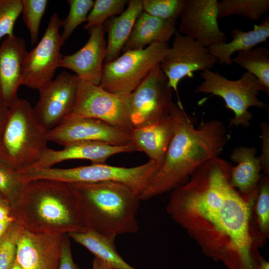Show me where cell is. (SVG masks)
<instances>
[{"label": "cell", "mask_w": 269, "mask_h": 269, "mask_svg": "<svg viewBox=\"0 0 269 269\" xmlns=\"http://www.w3.org/2000/svg\"><path fill=\"white\" fill-rule=\"evenodd\" d=\"M232 166L219 157L202 164L172 191L166 212L207 257L228 269H258L264 240L254 219L257 195L232 186Z\"/></svg>", "instance_id": "6da1fadb"}, {"label": "cell", "mask_w": 269, "mask_h": 269, "mask_svg": "<svg viewBox=\"0 0 269 269\" xmlns=\"http://www.w3.org/2000/svg\"><path fill=\"white\" fill-rule=\"evenodd\" d=\"M174 122V134L161 166L140 194L141 201L172 191L183 184L202 164L219 157L229 135L224 123L204 120L196 128L181 102L170 110Z\"/></svg>", "instance_id": "7a4b0ae2"}, {"label": "cell", "mask_w": 269, "mask_h": 269, "mask_svg": "<svg viewBox=\"0 0 269 269\" xmlns=\"http://www.w3.org/2000/svg\"><path fill=\"white\" fill-rule=\"evenodd\" d=\"M11 213L16 223L32 232L63 235L87 230L74 192L63 182L37 179L25 183Z\"/></svg>", "instance_id": "3957f363"}, {"label": "cell", "mask_w": 269, "mask_h": 269, "mask_svg": "<svg viewBox=\"0 0 269 269\" xmlns=\"http://www.w3.org/2000/svg\"><path fill=\"white\" fill-rule=\"evenodd\" d=\"M69 185L87 229L116 236L138 231L140 195L129 186L114 181Z\"/></svg>", "instance_id": "277c9868"}, {"label": "cell", "mask_w": 269, "mask_h": 269, "mask_svg": "<svg viewBox=\"0 0 269 269\" xmlns=\"http://www.w3.org/2000/svg\"><path fill=\"white\" fill-rule=\"evenodd\" d=\"M47 133L31 104L18 98L8 109L0 136V161L17 171L33 167L48 148Z\"/></svg>", "instance_id": "5b68a950"}, {"label": "cell", "mask_w": 269, "mask_h": 269, "mask_svg": "<svg viewBox=\"0 0 269 269\" xmlns=\"http://www.w3.org/2000/svg\"><path fill=\"white\" fill-rule=\"evenodd\" d=\"M159 166L149 160L132 167L116 166L106 163H92L69 168H35L29 172L31 180L47 179L67 183L120 182L139 195L146 188Z\"/></svg>", "instance_id": "8992f818"}, {"label": "cell", "mask_w": 269, "mask_h": 269, "mask_svg": "<svg viewBox=\"0 0 269 269\" xmlns=\"http://www.w3.org/2000/svg\"><path fill=\"white\" fill-rule=\"evenodd\" d=\"M200 75L203 81L195 92L210 94L222 98L226 108L234 113V117L230 119V127H249L253 118L249 108L266 107L258 97L260 91L265 92L264 87L256 77L248 72L243 73L236 80H229L210 69L202 71Z\"/></svg>", "instance_id": "52a82bcc"}, {"label": "cell", "mask_w": 269, "mask_h": 269, "mask_svg": "<svg viewBox=\"0 0 269 269\" xmlns=\"http://www.w3.org/2000/svg\"><path fill=\"white\" fill-rule=\"evenodd\" d=\"M168 43H154L143 49L127 51L104 64L100 86L115 93L130 94L163 59Z\"/></svg>", "instance_id": "ba28073f"}, {"label": "cell", "mask_w": 269, "mask_h": 269, "mask_svg": "<svg viewBox=\"0 0 269 269\" xmlns=\"http://www.w3.org/2000/svg\"><path fill=\"white\" fill-rule=\"evenodd\" d=\"M69 115L97 119L129 132L132 129L130 94L111 92L100 85L79 79Z\"/></svg>", "instance_id": "9c48e42d"}, {"label": "cell", "mask_w": 269, "mask_h": 269, "mask_svg": "<svg viewBox=\"0 0 269 269\" xmlns=\"http://www.w3.org/2000/svg\"><path fill=\"white\" fill-rule=\"evenodd\" d=\"M62 20L53 13L44 34L24 58L21 86L38 91L53 79L63 55L60 50L65 42L60 32Z\"/></svg>", "instance_id": "30bf717a"}, {"label": "cell", "mask_w": 269, "mask_h": 269, "mask_svg": "<svg viewBox=\"0 0 269 269\" xmlns=\"http://www.w3.org/2000/svg\"><path fill=\"white\" fill-rule=\"evenodd\" d=\"M173 90L156 65L130 93V120L132 129L156 122L167 116L173 104Z\"/></svg>", "instance_id": "8fae6325"}, {"label": "cell", "mask_w": 269, "mask_h": 269, "mask_svg": "<svg viewBox=\"0 0 269 269\" xmlns=\"http://www.w3.org/2000/svg\"><path fill=\"white\" fill-rule=\"evenodd\" d=\"M217 62L207 48L176 31L172 46L168 48L160 66L169 86L176 92L178 102H180L178 94L180 81L186 77L193 78L195 72L211 69Z\"/></svg>", "instance_id": "7c38bea8"}, {"label": "cell", "mask_w": 269, "mask_h": 269, "mask_svg": "<svg viewBox=\"0 0 269 269\" xmlns=\"http://www.w3.org/2000/svg\"><path fill=\"white\" fill-rule=\"evenodd\" d=\"M48 141L63 147L84 141H99L115 146L131 143L129 132L100 120L69 115L48 131Z\"/></svg>", "instance_id": "4fadbf2b"}, {"label": "cell", "mask_w": 269, "mask_h": 269, "mask_svg": "<svg viewBox=\"0 0 269 269\" xmlns=\"http://www.w3.org/2000/svg\"><path fill=\"white\" fill-rule=\"evenodd\" d=\"M78 82L76 75L64 71L38 90L39 99L33 109L47 131L56 127L71 114Z\"/></svg>", "instance_id": "5bb4252c"}, {"label": "cell", "mask_w": 269, "mask_h": 269, "mask_svg": "<svg viewBox=\"0 0 269 269\" xmlns=\"http://www.w3.org/2000/svg\"><path fill=\"white\" fill-rule=\"evenodd\" d=\"M217 0H186L177 32L208 48L226 42L218 23Z\"/></svg>", "instance_id": "9a60e30c"}, {"label": "cell", "mask_w": 269, "mask_h": 269, "mask_svg": "<svg viewBox=\"0 0 269 269\" xmlns=\"http://www.w3.org/2000/svg\"><path fill=\"white\" fill-rule=\"evenodd\" d=\"M62 237L22 229L17 241L15 260L23 269H59Z\"/></svg>", "instance_id": "2e32d148"}, {"label": "cell", "mask_w": 269, "mask_h": 269, "mask_svg": "<svg viewBox=\"0 0 269 269\" xmlns=\"http://www.w3.org/2000/svg\"><path fill=\"white\" fill-rule=\"evenodd\" d=\"M89 38L77 52L63 55L60 67L73 71L79 80L100 85L106 55V30L103 25L90 28Z\"/></svg>", "instance_id": "e0dca14e"}, {"label": "cell", "mask_w": 269, "mask_h": 269, "mask_svg": "<svg viewBox=\"0 0 269 269\" xmlns=\"http://www.w3.org/2000/svg\"><path fill=\"white\" fill-rule=\"evenodd\" d=\"M27 52L25 41L14 34L5 37L0 43V101L8 108L18 99Z\"/></svg>", "instance_id": "ac0fdd59"}, {"label": "cell", "mask_w": 269, "mask_h": 269, "mask_svg": "<svg viewBox=\"0 0 269 269\" xmlns=\"http://www.w3.org/2000/svg\"><path fill=\"white\" fill-rule=\"evenodd\" d=\"M136 151L137 148L132 143L115 146L99 141H78L66 145L60 150L48 147L31 168H48L60 162L72 159L88 160L92 163H105L114 155Z\"/></svg>", "instance_id": "d6986e66"}, {"label": "cell", "mask_w": 269, "mask_h": 269, "mask_svg": "<svg viewBox=\"0 0 269 269\" xmlns=\"http://www.w3.org/2000/svg\"><path fill=\"white\" fill-rule=\"evenodd\" d=\"M174 122L170 113L159 121L129 132L131 141L137 151L143 152L152 161L161 166L172 138Z\"/></svg>", "instance_id": "ffe728a7"}, {"label": "cell", "mask_w": 269, "mask_h": 269, "mask_svg": "<svg viewBox=\"0 0 269 269\" xmlns=\"http://www.w3.org/2000/svg\"><path fill=\"white\" fill-rule=\"evenodd\" d=\"M257 152L255 147L242 146L234 149L230 156L231 159L237 163L231 167V184L246 196H255L258 193L262 163Z\"/></svg>", "instance_id": "44dd1931"}, {"label": "cell", "mask_w": 269, "mask_h": 269, "mask_svg": "<svg viewBox=\"0 0 269 269\" xmlns=\"http://www.w3.org/2000/svg\"><path fill=\"white\" fill-rule=\"evenodd\" d=\"M176 23L142 11L136 19L122 51L143 49L154 43H168L177 31Z\"/></svg>", "instance_id": "7402d4cb"}, {"label": "cell", "mask_w": 269, "mask_h": 269, "mask_svg": "<svg viewBox=\"0 0 269 269\" xmlns=\"http://www.w3.org/2000/svg\"><path fill=\"white\" fill-rule=\"evenodd\" d=\"M142 12V0H129L127 8L121 14L111 17L104 22L103 25L108 39L104 64L119 56Z\"/></svg>", "instance_id": "603a6c76"}, {"label": "cell", "mask_w": 269, "mask_h": 269, "mask_svg": "<svg viewBox=\"0 0 269 269\" xmlns=\"http://www.w3.org/2000/svg\"><path fill=\"white\" fill-rule=\"evenodd\" d=\"M232 40L229 42L216 44L207 48L208 51L220 64H232L231 56L235 52L253 49L267 41L269 37V18L266 16L260 24H255L253 29L245 31L234 29L231 33Z\"/></svg>", "instance_id": "cb8c5ba5"}, {"label": "cell", "mask_w": 269, "mask_h": 269, "mask_svg": "<svg viewBox=\"0 0 269 269\" xmlns=\"http://www.w3.org/2000/svg\"><path fill=\"white\" fill-rule=\"evenodd\" d=\"M67 235L113 269H136L118 253L115 245L116 236L101 234L89 229Z\"/></svg>", "instance_id": "d4e9b609"}, {"label": "cell", "mask_w": 269, "mask_h": 269, "mask_svg": "<svg viewBox=\"0 0 269 269\" xmlns=\"http://www.w3.org/2000/svg\"><path fill=\"white\" fill-rule=\"evenodd\" d=\"M231 61L256 77L264 87L265 93L269 96V52L266 48L257 47L239 52Z\"/></svg>", "instance_id": "484cf974"}, {"label": "cell", "mask_w": 269, "mask_h": 269, "mask_svg": "<svg viewBox=\"0 0 269 269\" xmlns=\"http://www.w3.org/2000/svg\"><path fill=\"white\" fill-rule=\"evenodd\" d=\"M269 9V0H222L218 3V18L238 15L257 20Z\"/></svg>", "instance_id": "4316f807"}, {"label": "cell", "mask_w": 269, "mask_h": 269, "mask_svg": "<svg viewBox=\"0 0 269 269\" xmlns=\"http://www.w3.org/2000/svg\"><path fill=\"white\" fill-rule=\"evenodd\" d=\"M254 215L259 232L265 241L269 234V181L267 175H261L259 181Z\"/></svg>", "instance_id": "83f0119b"}, {"label": "cell", "mask_w": 269, "mask_h": 269, "mask_svg": "<svg viewBox=\"0 0 269 269\" xmlns=\"http://www.w3.org/2000/svg\"><path fill=\"white\" fill-rule=\"evenodd\" d=\"M128 2L127 0H95L84 29L88 30L91 27L103 25L108 19L121 14Z\"/></svg>", "instance_id": "f1b7e54d"}, {"label": "cell", "mask_w": 269, "mask_h": 269, "mask_svg": "<svg viewBox=\"0 0 269 269\" xmlns=\"http://www.w3.org/2000/svg\"><path fill=\"white\" fill-rule=\"evenodd\" d=\"M25 184L18 171L0 161V195L8 202L11 207L20 198Z\"/></svg>", "instance_id": "f546056e"}, {"label": "cell", "mask_w": 269, "mask_h": 269, "mask_svg": "<svg viewBox=\"0 0 269 269\" xmlns=\"http://www.w3.org/2000/svg\"><path fill=\"white\" fill-rule=\"evenodd\" d=\"M47 3V0H22V19L29 31L32 45L38 42L40 25Z\"/></svg>", "instance_id": "4dcf8cb0"}, {"label": "cell", "mask_w": 269, "mask_h": 269, "mask_svg": "<svg viewBox=\"0 0 269 269\" xmlns=\"http://www.w3.org/2000/svg\"><path fill=\"white\" fill-rule=\"evenodd\" d=\"M69 12L66 17L62 20L63 27L62 37L65 42L72 34L75 29L81 24L86 22L91 10L94 0H68Z\"/></svg>", "instance_id": "1f68e13d"}, {"label": "cell", "mask_w": 269, "mask_h": 269, "mask_svg": "<svg viewBox=\"0 0 269 269\" xmlns=\"http://www.w3.org/2000/svg\"><path fill=\"white\" fill-rule=\"evenodd\" d=\"M186 0H142V11L160 19L177 22Z\"/></svg>", "instance_id": "d6a6232c"}, {"label": "cell", "mask_w": 269, "mask_h": 269, "mask_svg": "<svg viewBox=\"0 0 269 269\" xmlns=\"http://www.w3.org/2000/svg\"><path fill=\"white\" fill-rule=\"evenodd\" d=\"M22 229L14 222L0 239V269H10L14 263L17 241Z\"/></svg>", "instance_id": "836d02e7"}, {"label": "cell", "mask_w": 269, "mask_h": 269, "mask_svg": "<svg viewBox=\"0 0 269 269\" xmlns=\"http://www.w3.org/2000/svg\"><path fill=\"white\" fill-rule=\"evenodd\" d=\"M22 0H0V43L3 38L14 35L15 21L21 14Z\"/></svg>", "instance_id": "e575fe53"}, {"label": "cell", "mask_w": 269, "mask_h": 269, "mask_svg": "<svg viewBox=\"0 0 269 269\" xmlns=\"http://www.w3.org/2000/svg\"><path fill=\"white\" fill-rule=\"evenodd\" d=\"M59 269H79L73 260L70 237L67 234L62 237Z\"/></svg>", "instance_id": "d590c367"}, {"label": "cell", "mask_w": 269, "mask_h": 269, "mask_svg": "<svg viewBox=\"0 0 269 269\" xmlns=\"http://www.w3.org/2000/svg\"><path fill=\"white\" fill-rule=\"evenodd\" d=\"M262 138V153L260 156L262 170L266 175L269 173V124L262 122L261 125Z\"/></svg>", "instance_id": "8d00e7d4"}, {"label": "cell", "mask_w": 269, "mask_h": 269, "mask_svg": "<svg viewBox=\"0 0 269 269\" xmlns=\"http://www.w3.org/2000/svg\"><path fill=\"white\" fill-rule=\"evenodd\" d=\"M13 218L8 202L0 195V222ZM15 221V220H14Z\"/></svg>", "instance_id": "74e56055"}, {"label": "cell", "mask_w": 269, "mask_h": 269, "mask_svg": "<svg viewBox=\"0 0 269 269\" xmlns=\"http://www.w3.org/2000/svg\"><path fill=\"white\" fill-rule=\"evenodd\" d=\"M8 108L0 101V136L6 118Z\"/></svg>", "instance_id": "f35d334b"}, {"label": "cell", "mask_w": 269, "mask_h": 269, "mask_svg": "<svg viewBox=\"0 0 269 269\" xmlns=\"http://www.w3.org/2000/svg\"><path fill=\"white\" fill-rule=\"evenodd\" d=\"M14 222V218H11L0 222V239L4 235L9 228Z\"/></svg>", "instance_id": "ab89813d"}, {"label": "cell", "mask_w": 269, "mask_h": 269, "mask_svg": "<svg viewBox=\"0 0 269 269\" xmlns=\"http://www.w3.org/2000/svg\"><path fill=\"white\" fill-rule=\"evenodd\" d=\"M92 266V269H113L109 265L95 257L93 261Z\"/></svg>", "instance_id": "60d3db41"}, {"label": "cell", "mask_w": 269, "mask_h": 269, "mask_svg": "<svg viewBox=\"0 0 269 269\" xmlns=\"http://www.w3.org/2000/svg\"><path fill=\"white\" fill-rule=\"evenodd\" d=\"M258 269H269V263L262 256L259 260Z\"/></svg>", "instance_id": "b9f144b4"}, {"label": "cell", "mask_w": 269, "mask_h": 269, "mask_svg": "<svg viewBox=\"0 0 269 269\" xmlns=\"http://www.w3.org/2000/svg\"><path fill=\"white\" fill-rule=\"evenodd\" d=\"M10 269H23L21 266L15 260Z\"/></svg>", "instance_id": "7bdbcfd3"}]
</instances>
